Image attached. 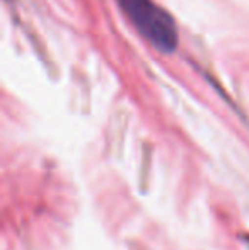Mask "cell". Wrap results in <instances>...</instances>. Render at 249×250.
I'll return each instance as SVG.
<instances>
[{
    "instance_id": "1",
    "label": "cell",
    "mask_w": 249,
    "mask_h": 250,
    "mask_svg": "<svg viewBox=\"0 0 249 250\" xmlns=\"http://www.w3.org/2000/svg\"><path fill=\"white\" fill-rule=\"evenodd\" d=\"M138 34L157 51L173 53L180 44V33L173 16L154 0H116Z\"/></svg>"
}]
</instances>
